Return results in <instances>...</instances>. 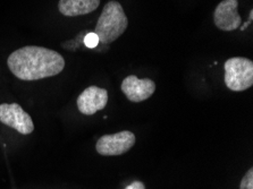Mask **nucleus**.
I'll use <instances>...</instances> for the list:
<instances>
[{
	"mask_svg": "<svg viewBox=\"0 0 253 189\" xmlns=\"http://www.w3.org/2000/svg\"><path fill=\"white\" fill-rule=\"evenodd\" d=\"M7 65L17 78L39 80L60 74L65 68V59L55 50L28 45L11 52Z\"/></svg>",
	"mask_w": 253,
	"mask_h": 189,
	"instance_id": "1",
	"label": "nucleus"
},
{
	"mask_svg": "<svg viewBox=\"0 0 253 189\" xmlns=\"http://www.w3.org/2000/svg\"><path fill=\"white\" fill-rule=\"evenodd\" d=\"M128 26V18L118 1L110 0L98 18L94 33L102 44H110L122 37Z\"/></svg>",
	"mask_w": 253,
	"mask_h": 189,
	"instance_id": "2",
	"label": "nucleus"
},
{
	"mask_svg": "<svg viewBox=\"0 0 253 189\" xmlns=\"http://www.w3.org/2000/svg\"><path fill=\"white\" fill-rule=\"evenodd\" d=\"M225 84L229 90L242 92L253 85V61L233 57L225 61Z\"/></svg>",
	"mask_w": 253,
	"mask_h": 189,
	"instance_id": "3",
	"label": "nucleus"
},
{
	"mask_svg": "<svg viewBox=\"0 0 253 189\" xmlns=\"http://www.w3.org/2000/svg\"><path fill=\"white\" fill-rule=\"evenodd\" d=\"M135 141L136 137L132 132L123 130L116 134L103 135L98 140L95 150L103 156L122 155L133 148Z\"/></svg>",
	"mask_w": 253,
	"mask_h": 189,
	"instance_id": "4",
	"label": "nucleus"
},
{
	"mask_svg": "<svg viewBox=\"0 0 253 189\" xmlns=\"http://www.w3.org/2000/svg\"><path fill=\"white\" fill-rule=\"evenodd\" d=\"M0 122L22 135H30L34 130V123L31 115L17 103L0 104Z\"/></svg>",
	"mask_w": 253,
	"mask_h": 189,
	"instance_id": "5",
	"label": "nucleus"
},
{
	"mask_svg": "<svg viewBox=\"0 0 253 189\" xmlns=\"http://www.w3.org/2000/svg\"><path fill=\"white\" fill-rule=\"evenodd\" d=\"M239 0H223L216 7L213 13V22L220 31L232 32L239 30L242 25V18L237 11Z\"/></svg>",
	"mask_w": 253,
	"mask_h": 189,
	"instance_id": "6",
	"label": "nucleus"
},
{
	"mask_svg": "<svg viewBox=\"0 0 253 189\" xmlns=\"http://www.w3.org/2000/svg\"><path fill=\"white\" fill-rule=\"evenodd\" d=\"M121 88L129 101L139 103L151 98L156 92V83L150 78H139L135 75H129L123 79Z\"/></svg>",
	"mask_w": 253,
	"mask_h": 189,
	"instance_id": "7",
	"label": "nucleus"
},
{
	"mask_svg": "<svg viewBox=\"0 0 253 189\" xmlns=\"http://www.w3.org/2000/svg\"><path fill=\"white\" fill-rule=\"evenodd\" d=\"M108 103V91L98 86H89L79 95L78 109L81 113L92 115L98 111H101Z\"/></svg>",
	"mask_w": 253,
	"mask_h": 189,
	"instance_id": "8",
	"label": "nucleus"
},
{
	"mask_svg": "<svg viewBox=\"0 0 253 189\" xmlns=\"http://www.w3.org/2000/svg\"><path fill=\"white\" fill-rule=\"evenodd\" d=\"M101 0H59L58 10L67 17L82 16L94 11Z\"/></svg>",
	"mask_w": 253,
	"mask_h": 189,
	"instance_id": "9",
	"label": "nucleus"
},
{
	"mask_svg": "<svg viewBox=\"0 0 253 189\" xmlns=\"http://www.w3.org/2000/svg\"><path fill=\"white\" fill-rule=\"evenodd\" d=\"M240 189H253V169H249L241 180Z\"/></svg>",
	"mask_w": 253,
	"mask_h": 189,
	"instance_id": "10",
	"label": "nucleus"
},
{
	"mask_svg": "<svg viewBox=\"0 0 253 189\" xmlns=\"http://www.w3.org/2000/svg\"><path fill=\"white\" fill-rule=\"evenodd\" d=\"M84 44H85L86 47L90 49H93L97 47V45L99 44V38L97 34H95L94 32L87 33L86 37L84 38Z\"/></svg>",
	"mask_w": 253,
	"mask_h": 189,
	"instance_id": "11",
	"label": "nucleus"
},
{
	"mask_svg": "<svg viewBox=\"0 0 253 189\" xmlns=\"http://www.w3.org/2000/svg\"><path fill=\"white\" fill-rule=\"evenodd\" d=\"M125 189H145V186L143 183H141V181H134V183L128 185Z\"/></svg>",
	"mask_w": 253,
	"mask_h": 189,
	"instance_id": "12",
	"label": "nucleus"
},
{
	"mask_svg": "<svg viewBox=\"0 0 253 189\" xmlns=\"http://www.w3.org/2000/svg\"><path fill=\"white\" fill-rule=\"evenodd\" d=\"M252 18H253V10H251V11H250V15H249V21H247V22L244 23L243 25H241V26H240V31H242V32H243V31L247 30L248 26L251 24V22H252Z\"/></svg>",
	"mask_w": 253,
	"mask_h": 189,
	"instance_id": "13",
	"label": "nucleus"
}]
</instances>
